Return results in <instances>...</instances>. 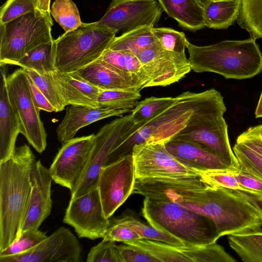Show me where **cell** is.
<instances>
[{
    "label": "cell",
    "instance_id": "cell-31",
    "mask_svg": "<svg viewBox=\"0 0 262 262\" xmlns=\"http://www.w3.org/2000/svg\"><path fill=\"white\" fill-rule=\"evenodd\" d=\"M141 96L139 91L101 90L97 103L101 108L133 110Z\"/></svg>",
    "mask_w": 262,
    "mask_h": 262
},
{
    "label": "cell",
    "instance_id": "cell-26",
    "mask_svg": "<svg viewBox=\"0 0 262 262\" xmlns=\"http://www.w3.org/2000/svg\"><path fill=\"white\" fill-rule=\"evenodd\" d=\"M242 0H212L204 8L206 27L227 29L236 20Z\"/></svg>",
    "mask_w": 262,
    "mask_h": 262
},
{
    "label": "cell",
    "instance_id": "cell-29",
    "mask_svg": "<svg viewBox=\"0 0 262 262\" xmlns=\"http://www.w3.org/2000/svg\"><path fill=\"white\" fill-rule=\"evenodd\" d=\"M55 59V41L53 39L30 51L16 66L45 74L56 71Z\"/></svg>",
    "mask_w": 262,
    "mask_h": 262
},
{
    "label": "cell",
    "instance_id": "cell-21",
    "mask_svg": "<svg viewBox=\"0 0 262 262\" xmlns=\"http://www.w3.org/2000/svg\"><path fill=\"white\" fill-rule=\"evenodd\" d=\"M133 110H118L69 105L66 114L56 128L58 141L62 144L74 138L81 128L99 120L113 117H121Z\"/></svg>",
    "mask_w": 262,
    "mask_h": 262
},
{
    "label": "cell",
    "instance_id": "cell-10",
    "mask_svg": "<svg viewBox=\"0 0 262 262\" xmlns=\"http://www.w3.org/2000/svg\"><path fill=\"white\" fill-rule=\"evenodd\" d=\"M7 86L10 101L18 116L21 134L39 153L47 147V134L39 115L40 111L34 105L29 89L27 74L19 68L7 76Z\"/></svg>",
    "mask_w": 262,
    "mask_h": 262
},
{
    "label": "cell",
    "instance_id": "cell-19",
    "mask_svg": "<svg viewBox=\"0 0 262 262\" xmlns=\"http://www.w3.org/2000/svg\"><path fill=\"white\" fill-rule=\"evenodd\" d=\"M31 190L26 216L19 237L25 231L38 229L45 220L50 214L52 178L49 169L40 160L33 164L30 173Z\"/></svg>",
    "mask_w": 262,
    "mask_h": 262
},
{
    "label": "cell",
    "instance_id": "cell-28",
    "mask_svg": "<svg viewBox=\"0 0 262 262\" xmlns=\"http://www.w3.org/2000/svg\"><path fill=\"white\" fill-rule=\"evenodd\" d=\"M230 247L244 262H262V230L228 235Z\"/></svg>",
    "mask_w": 262,
    "mask_h": 262
},
{
    "label": "cell",
    "instance_id": "cell-20",
    "mask_svg": "<svg viewBox=\"0 0 262 262\" xmlns=\"http://www.w3.org/2000/svg\"><path fill=\"white\" fill-rule=\"evenodd\" d=\"M164 144L167 150L179 162L199 172L238 169L228 162L194 142L172 138Z\"/></svg>",
    "mask_w": 262,
    "mask_h": 262
},
{
    "label": "cell",
    "instance_id": "cell-44",
    "mask_svg": "<svg viewBox=\"0 0 262 262\" xmlns=\"http://www.w3.org/2000/svg\"><path fill=\"white\" fill-rule=\"evenodd\" d=\"M236 142L245 145L262 158L261 124L248 128L238 136Z\"/></svg>",
    "mask_w": 262,
    "mask_h": 262
},
{
    "label": "cell",
    "instance_id": "cell-33",
    "mask_svg": "<svg viewBox=\"0 0 262 262\" xmlns=\"http://www.w3.org/2000/svg\"><path fill=\"white\" fill-rule=\"evenodd\" d=\"M50 12L66 33L77 29L83 24L78 8L71 0H56Z\"/></svg>",
    "mask_w": 262,
    "mask_h": 262
},
{
    "label": "cell",
    "instance_id": "cell-22",
    "mask_svg": "<svg viewBox=\"0 0 262 262\" xmlns=\"http://www.w3.org/2000/svg\"><path fill=\"white\" fill-rule=\"evenodd\" d=\"M0 86V163L13 155L17 136L21 133L18 115L9 100L5 66L1 67Z\"/></svg>",
    "mask_w": 262,
    "mask_h": 262
},
{
    "label": "cell",
    "instance_id": "cell-12",
    "mask_svg": "<svg viewBox=\"0 0 262 262\" xmlns=\"http://www.w3.org/2000/svg\"><path fill=\"white\" fill-rule=\"evenodd\" d=\"M136 179L181 178L199 176L174 158L166 149L164 143L145 142L132 149Z\"/></svg>",
    "mask_w": 262,
    "mask_h": 262
},
{
    "label": "cell",
    "instance_id": "cell-39",
    "mask_svg": "<svg viewBox=\"0 0 262 262\" xmlns=\"http://www.w3.org/2000/svg\"><path fill=\"white\" fill-rule=\"evenodd\" d=\"M37 10V0H7L1 7L0 25Z\"/></svg>",
    "mask_w": 262,
    "mask_h": 262
},
{
    "label": "cell",
    "instance_id": "cell-47",
    "mask_svg": "<svg viewBox=\"0 0 262 262\" xmlns=\"http://www.w3.org/2000/svg\"><path fill=\"white\" fill-rule=\"evenodd\" d=\"M101 58L106 62L122 72L132 79L126 69L125 51H116L107 49L103 53Z\"/></svg>",
    "mask_w": 262,
    "mask_h": 262
},
{
    "label": "cell",
    "instance_id": "cell-2",
    "mask_svg": "<svg viewBox=\"0 0 262 262\" xmlns=\"http://www.w3.org/2000/svg\"><path fill=\"white\" fill-rule=\"evenodd\" d=\"M35 161L30 147L24 144L0 163V251L19 236L27 212L30 173Z\"/></svg>",
    "mask_w": 262,
    "mask_h": 262
},
{
    "label": "cell",
    "instance_id": "cell-1",
    "mask_svg": "<svg viewBox=\"0 0 262 262\" xmlns=\"http://www.w3.org/2000/svg\"><path fill=\"white\" fill-rule=\"evenodd\" d=\"M222 97L212 88L200 93L186 91L141 126L135 124L110 153L106 164L132 154L133 147L145 142L165 143L184 129L199 112Z\"/></svg>",
    "mask_w": 262,
    "mask_h": 262
},
{
    "label": "cell",
    "instance_id": "cell-45",
    "mask_svg": "<svg viewBox=\"0 0 262 262\" xmlns=\"http://www.w3.org/2000/svg\"><path fill=\"white\" fill-rule=\"evenodd\" d=\"M228 171L247 192L262 196V181L239 169Z\"/></svg>",
    "mask_w": 262,
    "mask_h": 262
},
{
    "label": "cell",
    "instance_id": "cell-42",
    "mask_svg": "<svg viewBox=\"0 0 262 262\" xmlns=\"http://www.w3.org/2000/svg\"><path fill=\"white\" fill-rule=\"evenodd\" d=\"M110 221V226L103 239L124 243L141 238L134 229L122 222L119 218L113 219Z\"/></svg>",
    "mask_w": 262,
    "mask_h": 262
},
{
    "label": "cell",
    "instance_id": "cell-27",
    "mask_svg": "<svg viewBox=\"0 0 262 262\" xmlns=\"http://www.w3.org/2000/svg\"><path fill=\"white\" fill-rule=\"evenodd\" d=\"M153 28L144 25L122 33L114 38L108 49L129 52L138 56L144 49L157 42L153 33Z\"/></svg>",
    "mask_w": 262,
    "mask_h": 262
},
{
    "label": "cell",
    "instance_id": "cell-16",
    "mask_svg": "<svg viewBox=\"0 0 262 262\" xmlns=\"http://www.w3.org/2000/svg\"><path fill=\"white\" fill-rule=\"evenodd\" d=\"M200 174L181 178L136 179L133 193L163 202L182 204L198 193L212 187Z\"/></svg>",
    "mask_w": 262,
    "mask_h": 262
},
{
    "label": "cell",
    "instance_id": "cell-18",
    "mask_svg": "<svg viewBox=\"0 0 262 262\" xmlns=\"http://www.w3.org/2000/svg\"><path fill=\"white\" fill-rule=\"evenodd\" d=\"M138 57L149 78L145 88L169 85L182 79L192 70L186 55L166 51L158 41Z\"/></svg>",
    "mask_w": 262,
    "mask_h": 262
},
{
    "label": "cell",
    "instance_id": "cell-37",
    "mask_svg": "<svg viewBox=\"0 0 262 262\" xmlns=\"http://www.w3.org/2000/svg\"><path fill=\"white\" fill-rule=\"evenodd\" d=\"M154 35L160 45L166 51L185 55L188 40L183 32L166 27L153 28Z\"/></svg>",
    "mask_w": 262,
    "mask_h": 262
},
{
    "label": "cell",
    "instance_id": "cell-46",
    "mask_svg": "<svg viewBox=\"0 0 262 262\" xmlns=\"http://www.w3.org/2000/svg\"><path fill=\"white\" fill-rule=\"evenodd\" d=\"M26 73L27 74L28 86L31 97L35 106L39 110H42L50 113L55 112L54 107L49 102L46 97L35 84L30 76L26 72Z\"/></svg>",
    "mask_w": 262,
    "mask_h": 262
},
{
    "label": "cell",
    "instance_id": "cell-13",
    "mask_svg": "<svg viewBox=\"0 0 262 262\" xmlns=\"http://www.w3.org/2000/svg\"><path fill=\"white\" fill-rule=\"evenodd\" d=\"M63 221L74 229L79 237L103 238L110 221L104 215L98 188L70 199Z\"/></svg>",
    "mask_w": 262,
    "mask_h": 262
},
{
    "label": "cell",
    "instance_id": "cell-53",
    "mask_svg": "<svg viewBox=\"0 0 262 262\" xmlns=\"http://www.w3.org/2000/svg\"><path fill=\"white\" fill-rule=\"evenodd\" d=\"M214 1H217V0H214Z\"/></svg>",
    "mask_w": 262,
    "mask_h": 262
},
{
    "label": "cell",
    "instance_id": "cell-11",
    "mask_svg": "<svg viewBox=\"0 0 262 262\" xmlns=\"http://www.w3.org/2000/svg\"><path fill=\"white\" fill-rule=\"evenodd\" d=\"M136 180L132 154L123 156L102 168L98 188L106 218L111 217L133 193Z\"/></svg>",
    "mask_w": 262,
    "mask_h": 262
},
{
    "label": "cell",
    "instance_id": "cell-25",
    "mask_svg": "<svg viewBox=\"0 0 262 262\" xmlns=\"http://www.w3.org/2000/svg\"><path fill=\"white\" fill-rule=\"evenodd\" d=\"M163 11L185 29L196 31L206 27L204 8L197 0H157Z\"/></svg>",
    "mask_w": 262,
    "mask_h": 262
},
{
    "label": "cell",
    "instance_id": "cell-24",
    "mask_svg": "<svg viewBox=\"0 0 262 262\" xmlns=\"http://www.w3.org/2000/svg\"><path fill=\"white\" fill-rule=\"evenodd\" d=\"M76 72L101 90L139 91L131 78L106 62L101 56Z\"/></svg>",
    "mask_w": 262,
    "mask_h": 262
},
{
    "label": "cell",
    "instance_id": "cell-17",
    "mask_svg": "<svg viewBox=\"0 0 262 262\" xmlns=\"http://www.w3.org/2000/svg\"><path fill=\"white\" fill-rule=\"evenodd\" d=\"M82 247L68 228L60 227L30 250L0 257V262H80Z\"/></svg>",
    "mask_w": 262,
    "mask_h": 262
},
{
    "label": "cell",
    "instance_id": "cell-5",
    "mask_svg": "<svg viewBox=\"0 0 262 262\" xmlns=\"http://www.w3.org/2000/svg\"><path fill=\"white\" fill-rule=\"evenodd\" d=\"M142 212L149 224L184 245H209L221 237L210 219L178 203L145 198Z\"/></svg>",
    "mask_w": 262,
    "mask_h": 262
},
{
    "label": "cell",
    "instance_id": "cell-7",
    "mask_svg": "<svg viewBox=\"0 0 262 262\" xmlns=\"http://www.w3.org/2000/svg\"><path fill=\"white\" fill-rule=\"evenodd\" d=\"M50 14L37 10L0 25V66L16 65L30 51L53 39Z\"/></svg>",
    "mask_w": 262,
    "mask_h": 262
},
{
    "label": "cell",
    "instance_id": "cell-48",
    "mask_svg": "<svg viewBox=\"0 0 262 262\" xmlns=\"http://www.w3.org/2000/svg\"><path fill=\"white\" fill-rule=\"evenodd\" d=\"M235 191L251 203L258 210L262 217V196L245 191Z\"/></svg>",
    "mask_w": 262,
    "mask_h": 262
},
{
    "label": "cell",
    "instance_id": "cell-32",
    "mask_svg": "<svg viewBox=\"0 0 262 262\" xmlns=\"http://www.w3.org/2000/svg\"><path fill=\"white\" fill-rule=\"evenodd\" d=\"M176 100V97H151L139 101L131 112L134 124L141 126L170 106Z\"/></svg>",
    "mask_w": 262,
    "mask_h": 262
},
{
    "label": "cell",
    "instance_id": "cell-38",
    "mask_svg": "<svg viewBox=\"0 0 262 262\" xmlns=\"http://www.w3.org/2000/svg\"><path fill=\"white\" fill-rule=\"evenodd\" d=\"M46 233L39 229H30L25 231L8 247L0 251V257L18 255L32 249L43 241Z\"/></svg>",
    "mask_w": 262,
    "mask_h": 262
},
{
    "label": "cell",
    "instance_id": "cell-40",
    "mask_svg": "<svg viewBox=\"0 0 262 262\" xmlns=\"http://www.w3.org/2000/svg\"><path fill=\"white\" fill-rule=\"evenodd\" d=\"M87 262H121L115 242L103 239L90 250Z\"/></svg>",
    "mask_w": 262,
    "mask_h": 262
},
{
    "label": "cell",
    "instance_id": "cell-9",
    "mask_svg": "<svg viewBox=\"0 0 262 262\" xmlns=\"http://www.w3.org/2000/svg\"><path fill=\"white\" fill-rule=\"evenodd\" d=\"M134 125L130 113L106 124L95 134L94 146L80 180L71 191V199L98 187L100 172L106 165L110 153Z\"/></svg>",
    "mask_w": 262,
    "mask_h": 262
},
{
    "label": "cell",
    "instance_id": "cell-49",
    "mask_svg": "<svg viewBox=\"0 0 262 262\" xmlns=\"http://www.w3.org/2000/svg\"><path fill=\"white\" fill-rule=\"evenodd\" d=\"M50 0H37V9L50 14Z\"/></svg>",
    "mask_w": 262,
    "mask_h": 262
},
{
    "label": "cell",
    "instance_id": "cell-6",
    "mask_svg": "<svg viewBox=\"0 0 262 262\" xmlns=\"http://www.w3.org/2000/svg\"><path fill=\"white\" fill-rule=\"evenodd\" d=\"M118 32L97 24L83 23L77 29L60 35L55 41V70L72 72L100 58Z\"/></svg>",
    "mask_w": 262,
    "mask_h": 262
},
{
    "label": "cell",
    "instance_id": "cell-43",
    "mask_svg": "<svg viewBox=\"0 0 262 262\" xmlns=\"http://www.w3.org/2000/svg\"><path fill=\"white\" fill-rule=\"evenodd\" d=\"M117 245L121 262H159L154 256L134 245Z\"/></svg>",
    "mask_w": 262,
    "mask_h": 262
},
{
    "label": "cell",
    "instance_id": "cell-14",
    "mask_svg": "<svg viewBox=\"0 0 262 262\" xmlns=\"http://www.w3.org/2000/svg\"><path fill=\"white\" fill-rule=\"evenodd\" d=\"M95 143V134L62 144L49 169L53 181L72 191L80 180Z\"/></svg>",
    "mask_w": 262,
    "mask_h": 262
},
{
    "label": "cell",
    "instance_id": "cell-51",
    "mask_svg": "<svg viewBox=\"0 0 262 262\" xmlns=\"http://www.w3.org/2000/svg\"><path fill=\"white\" fill-rule=\"evenodd\" d=\"M201 5L204 8L212 0H197Z\"/></svg>",
    "mask_w": 262,
    "mask_h": 262
},
{
    "label": "cell",
    "instance_id": "cell-3",
    "mask_svg": "<svg viewBox=\"0 0 262 262\" xmlns=\"http://www.w3.org/2000/svg\"><path fill=\"white\" fill-rule=\"evenodd\" d=\"M186 48L191 69L196 73L212 72L226 79H245L262 71V53L256 40H226L206 46L188 41Z\"/></svg>",
    "mask_w": 262,
    "mask_h": 262
},
{
    "label": "cell",
    "instance_id": "cell-4",
    "mask_svg": "<svg viewBox=\"0 0 262 262\" xmlns=\"http://www.w3.org/2000/svg\"><path fill=\"white\" fill-rule=\"evenodd\" d=\"M181 205L210 219L220 237L261 230L262 217L258 210L232 189L210 187Z\"/></svg>",
    "mask_w": 262,
    "mask_h": 262
},
{
    "label": "cell",
    "instance_id": "cell-52",
    "mask_svg": "<svg viewBox=\"0 0 262 262\" xmlns=\"http://www.w3.org/2000/svg\"><path fill=\"white\" fill-rule=\"evenodd\" d=\"M261 133H262V124H261Z\"/></svg>",
    "mask_w": 262,
    "mask_h": 262
},
{
    "label": "cell",
    "instance_id": "cell-35",
    "mask_svg": "<svg viewBox=\"0 0 262 262\" xmlns=\"http://www.w3.org/2000/svg\"><path fill=\"white\" fill-rule=\"evenodd\" d=\"M55 110V112L63 111L67 104L57 89L53 81L52 72L40 74L24 69Z\"/></svg>",
    "mask_w": 262,
    "mask_h": 262
},
{
    "label": "cell",
    "instance_id": "cell-36",
    "mask_svg": "<svg viewBox=\"0 0 262 262\" xmlns=\"http://www.w3.org/2000/svg\"><path fill=\"white\" fill-rule=\"evenodd\" d=\"M233 151L239 169L262 181V158L245 145L236 142Z\"/></svg>",
    "mask_w": 262,
    "mask_h": 262
},
{
    "label": "cell",
    "instance_id": "cell-15",
    "mask_svg": "<svg viewBox=\"0 0 262 262\" xmlns=\"http://www.w3.org/2000/svg\"><path fill=\"white\" fill-rule=\"evenodd\" d=\"M163 10L157 0H112L97 24L123 33L158 23Z\"/></svg>",
    "mask_w": 262,
    "mask_h": 262
},
{
    "label": "cell",
    "instance_id": "cell-41",
    "mask_svg": "<svg viewBox=\"0 0 262 262\" xmlns=\"http://www.w3.org/2000/svg\"><path fill=\"white\" fill-rule=\"evenodd\" d=\"M229 170H216L200 172V174L213 186L220 187L233 190L247 192L239 185Z\"/></svg>",
    "mask_w": 262,
    "mask_h": 262
},
{
    "label": "cell",
    "instance_id": "cell-30",
    "mask_svg": "<svg viewBox=\"0 0 262 262\" xmlns=\"http://www.w3.org/2000/svg\"><path fill=\"white\" fill-rule=\"evenodd\" d=\"M236 21L250 38H262V0H242Z\"/></svg>",
    "mask_w": 262,
    "mask_h": 262
},
{
    "label": "cell",
    "instance_id": "cell-8",
    "mask_svg": "<svg viewBox=\"0 0 262 262\" xmlns=\"http://www.w3.org/2000/svg\"><path fill=\"white\" fill-rule=\"evenodd\" d=\"M225 112L221 108L204 110L172 138L196 143L239 169L230 146L228 125L223 117Z\"/></svg>",
    "mask_w": 262,
    "mask_h": 262
},
{
    "label": "cell",
    "instance_id": "cell-34",
    "mask_svg": "<svg viewBox=\"0 0 262 262\" xmlns=\"http://www.w3.org/2000/svg\"><path fill=\"white\" fill-rule=\"evenodd\" d=\"M119 219L134 229L141 238L162 242L173 246L184 245L178 238L156 229L150 224L146 225L134 215L125 214Z\"/></svg>",
    "mask_w": 262,
    "mask_h": 262
},
{
    "label": "cell",
    "instance_id": "cell-23",
    "mask_svg": "<svg viewBox=\"0 0 262 262\" xmlns=\"http://www.w3.org/2000/svg\"><path fill=\"white\" fill-rule=\"evenodd\" d=\"M53 81L67 105L98 107L97 100L101 89L92 85L76 72H52Z\"/></svg>",
    "mask_w": 262,
    "mask_h": 262
},
{
    "label": "cell",
    "instance_id": "cell-50",
    "mask_svg": "<svg viewBox=\"0 0 262 262\" xmlns=\"http://www.w3.org/2000/svg\"><path fill=\"white\" fill-rule=\"evenodd\" d=\"M255 115L256 118H262V92L255 111Z\"/></svg>",
    "mask_w": 262,
    "mask_h": 262
}]
</instances>
